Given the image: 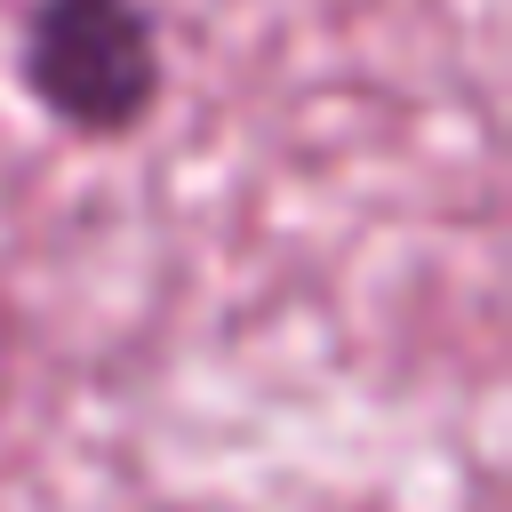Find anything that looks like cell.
<instances>
[{
    "instance_id": "obj_1",
    "label": "cell",
    "mask_w": 512,
    "mask_h": 512,
    "mask_svg": "<svg viewBox=\"0 0 512 512\" xmlns=\"http://www.w3.org/2000/svg\"><path fill=\"white\" fill-rule=\"evenodd\" d=\"M16 80L64 136L88 144L136 136L168 88L160 24L144 0H32L16 40Z\"/></svg>"
}]
</instances>
